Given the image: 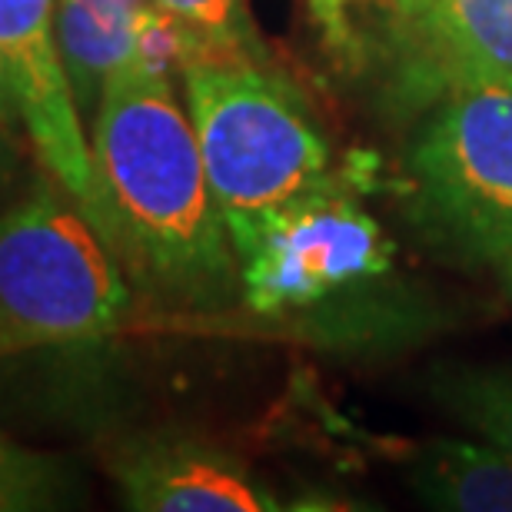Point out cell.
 <instances>
[{
  "instance_id": "1",
  "label": "cell",
  "mask_w": 512,
  "mask_h": 512,
  "mask_svg": "<svg viewBox=\"0 0 512 512\" xmlns=\"http://www.w3.org/2000/svg\"><path fill=\"white\" fill-rule=\"evenodd\" d=\"M94 227L117 260L170 300L210 306L240 286L227 220L173 77L130 60L90 124Z\"/></svg>"
},
{
  "instance_id": "17",
  "label": "cell",
  "mask_w": 512,
  "mask_h": 512,
  "mask_svg": "<svg viewBox=\"0 0 512 512\" xmlns=\"http://www.w3.org/2000/svg\"><path fill=\"white\" fill-rule=\"evenodd\" d=\"M496 270H499V273H503L506 293H509V300H512V253L506 256V260H503V263H499V266H496Z\"/></svg>"
},
{
  "instance_id": "2",
  "label": "cell",
  "mask_w": 512,
  "mask_h": 512,
  "mask_svg": "<svg viewBox=\"0 0 512 512\" xmlns=\"http://www.w3.org/2000/svg\"><path fill=\"white\" fill-rule=\"evenodd\" d=\"M180 80L227 233L330 177L320 124L266 60L197 54Z\"/></svg>"
},
{
  "instance_id": "5",
  "label": "cell",
  "mask_w": 512,
  "mask_h": 512,
  "mask_svg": "<svg viewBox=\"0 0 512 512\" xmlns=\"http://www.w3.org/2000/svg\"><path fill=\"white\" fill-rule=\"evenodd\" d=\"M409 183L426 227L469 260L512 253V77L443 84L409 150Z\"/></svg>"
},
{
  "instance_id": "11",
  "label": "cell",
  "mask_w": 512,
  "mask_h": 512,
  "mask_svg": "<svg viewBox=\"0 0 512 512\" xmlns=\"http://www.w3.org/2000/svg\"><path fill=\"white\" fill-rule=\"evenodd\" d=\"M200 40L203 54H243L266 60L247 0H153Z\"/></svg>"
},
{
  "instance_id": "15",
  "label": "cell",
  "mask_w": 512,
  "mask_h": 512,
  "mask_svg": "<svg viewBox=\"0 0 512 512\" xmlns=\"http://www.w3.org/2000/svg\"><path fill=\"white\" fill-rule=\"evenodd\" d=\"M14 117L20 120L17 104H14V90H10V80H7V67H4V60H0V137L7 133Z\"/></svg>"
},
{
  "instance_id": "10",
  "label": "cell",
  "mask_w": 512,
  "mask_h": 512,
  "mask_svg": "<svg viewBox=\"0 0 512 512\" xmlns=\"http://www.w3.org/2000/svg\"><path fill=\"white\" fill-rule=\"evenodd\" d=\"M423 503L459 512H512V453L489 443L433 439L409 463Z\"/></svg>"
},
{
  "instance_id": "14",
  "label": "cell",
  "mask_w": 512,
  "mask_h": 512,
  "mask_svg": "<svg viewBox=\"0 0 512 512\" xmlns=\"http://www.w3.org/2000/svg\"><path fill=\"white\" fill-rule=\"evenodd\" d=\"M350 4H360V0H310V10L316 17L326 34L333 40H343L346 37V7Z\"/></svg>"
},
{
  "instance_id": "3",
  "label": "cell",
  "mask_w": 512,
  "mask_h": 512,
  "mask_svg": "<svg viewBox=\"0 0 512 512\" xmlns=\"http://www.w3.org/2000/svg\"><path fill=\"white\" fill-rule=\"evenodd\" d=\"M127 306L124 263L74 197L40 190L0 213V356L100 343Z\"/></svg>"
},
{
  "instance_id": "7",
  "label": "cell",
  "mask_w": 512,
  "mask_h": 512,
  "mask_svg": "<svg viewBox=\"0 0 512 512\" xmlns=\"http://www.w3.org/2000/svg\"><path fill=\"white\" fill-rule=\"evenodd\" d=\"M120 496L140 512H270L280 509L247 463L193 436L153 433L117 449Z\"/></svg>"
},
{
  "instance_id": "13",
  "label": "cell",
  "mask_w": 512,
  "mask_h": 512,
  "mask_svg": "<svg viewBox=\"0 0 512 512\" xmlns=\"http://www.w3.org/2000/svg\"><path fill=\"white\" fill-rule=\"evenodd\" d=\"M47 466L34 456L17 453L0 439V509H37L47 506Z\"/></svg>"
},
{
  "instance_id": "4",
  "label": "cell",
  "mask_w": 512,
  "mask_h": 512,
  "mask_svg": "<svg viewBox=\"0 0 512 512\" xmlns=\"http://www.w3.org/2000/svg\"><path fill=\"white\" fill-rule=\"evenodd\" d=\"M240 296L256 316L316 313L353 300L393 270V243L350 180L326 177L230 227Z\"/></svg>"
},
{
  "instance_id": "8",
  "label": "cell",
  "mask_w": 512,
  "mask_h": 512,
  "mask_svg": "<svg viewBox=\"0 0 512 512\" xmlns=\"http://www.w3.org/2000/svg\"><path fill=\"white\" fill-rule=\"evenodd\" d=\"M153 0H57L54 27L80 114L97 110L107 80L127 67Z\"/></svg>"
},
{
  "instance_id": "16",
  "label": "cell",
  "mask_w": 512,
  "mask_h": 512,
  "mask_svg": "<svg viewBox=\"0 0 512 512\" xmlns=\"http://www.w3.org/2000/svg\"><path fill=\"white\" fill-rule=\"evenodd\" d=\"M429 4H433V0H396V7H399V17L406 20V27H409V24H416V20L423 17Z\"/></svg>"
},
{
  "instance_id": "9",
  "label": "cell",
  "mask_w": 512,
  "mask_h": 512,
  "mask_svg": "<svg viewBox=\"0 0 512 512\" xmlns=\"http://www.w3.org/2000/svg\"><path fill=\"white\" fill-rule=\"evenodd\" d=\"M409 30L446 80L512 77V0H433Z\"/></svg>"
},
{
  "instance_id": "6",
  "label": "cell",
  "mask_w": 512,
  "mask_h": 512,
  "mask_svg": "<svg viewBox=\"0 0 512 512\" xmlns=\"http://www.w3.org/2000/svg\"><path fill=\"white\" fill-rule=\"evenodd\" d=\"M57 0H0V60L40 163L57 187L94 213V163L54 27Z\"/></svg>"
},
{
  "instance_id": "12",
  "label": "cell",
  "mask_w": 512,
  "mask_h": 512,
  "mask_svg": "<svg viewBox=\"0 0 512 512\" xmlns=\"http://www.w3.org/2000/svg\"><path fill=\"white\" fill-rule=\"evenodd\" d=\"M446 399L463 416V423L512 453V373L456 376L446 389Z\"/></svg>"
}]
</instances>
